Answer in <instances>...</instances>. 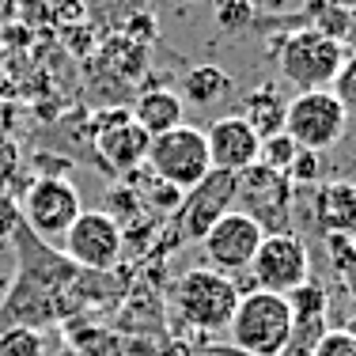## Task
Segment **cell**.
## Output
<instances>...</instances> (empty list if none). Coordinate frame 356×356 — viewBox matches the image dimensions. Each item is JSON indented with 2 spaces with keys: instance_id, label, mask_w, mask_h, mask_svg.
Here are the masks:
<instances>
[{
  "instance_id": "obj_5",
  "label": "cell",
  "mask_w": 356,
  "mask_h": 356,
  "mask_svg": "<svg viewBox=\"0 0 356 356\" xmlns=\"http://www.w3.org/2000/svg\"><path fill=\"white\" fill-rule=\"evenodd\" d=\"M292 193L296 186L284 175L254 163L235 175V213L250 216L266 235L292 227Z\"/></svg>"
},
{
  "instance_id": "obj_9",
  "label": "cell",
  "mask_w": 356,
  "mask_h": 356,
  "mask_svg": "<svg viewBox=\"0 0 356 356\" xmlns=\"http://www.w3.org/2000/svg\"><path fill=\"white\" fill-rule=\"evenodd\" d=\"M250 281L261 292H277L288 296L292 288H300L303 281H311V254L307 243L296 232H273L261 235V247L250 261Z\"/></svg>"
},
{
  "instance_id": "obj_14",
  "label": "cell",
  "mask_w": 356,
  "mask_h": 356,
  "mask_svg": "<svg viewBox=\"0 0 356 356\" xmlns=\"http://www.w3.org/2000/svg\"><path fill=\"white\" fill-rule=\"evenodd\" d=\"M311 213H315V224L326 235H353L356 232V186L353 182H322L315 190V201H311Z\"/></svg>"
},
{
  "instance_id": "obj_25",
  "label": "cell",
  "mask_w": 356,
  "mask_h": 356,
  "mask_svg": "<svg viewBox=\"0 0 356 356\" xmlns=\"http://www.w3.org/2000/svg\"><path fill=\"white\" fill-rule=\"evenodd\" d=\"M216 19L224 23L227 31L243 27V23H250V4L247 0H216Z\"/></svg>"
},
{
  "instance_id": "obj_23",
  "label": "cell",
  "mask_w": 356,
  "mask_h": 356,
  "mask_svg": "<svg viewBox=\"0 0 356 356\" xmlns=\"http://www.w3.org/2000/svg\"><path fill=\"white\" fill-rule=\"evenodd\" d=\"M318 175H322V152H307V148H300L284 178H288L292 186H311V182H318Z\"/></svg>"
},
{
  "instance_id": "obj_17",
  "label": "cell",
  "mask_w": 356,
  "mask_h": 356,
  "mask_svg": "<svg viewBox=\"0 0 356 356\" xmlns=\"http://www.w3.org/2000/svg\"><path fill=\"white\" fill-rule=\"evenodd\" d=\"M232 95V76H227L220 65H197V69H190L182 76V91H178V99L190 106H216L220 99Z\"/></svg>"
},
{
  "instance_id": "obj_27",
  "label": "cell",
  "mask_w": 356,
  "mask_h": 356,
  "mask_svg": "<svg viewBox=\"0 0 356 356\" xmlns=\"http://www.w3.org/2000/svg\"><path fill=\"white\" fill-rule=\"evenodd\" d=\"M23 224V216H19V201L15 197H8V193H0V243H12V235H15V227Z\"/></svg>"
},
{
  "instance_id": "obj_20",
  "label": "cell",
  "mask_w": 356,
  "mask_h": 356,
  "mask_svg": "<svg viewBox=\"0 0 356 356\" xmlns=\"http://www.w3.org/2000/svg\"><path fill=\"white\" fill-rule=\"evenodd\" d=\"M296 152H300V144H296L288 133H273V137H261V148H258V163L269 167V171L277 175H288V167H292Z\"/></svg>"
},
{
  "instance_id": "obj_12",
  "label": "cell",
  "mask_w": 356,
  "mask_h": 356,
  "mask_svg": "<svg viewBox=\"0 0 356 356\" xmlns=\"http://www.w3.org/2000/svg\"><path fill=\"white\" fill-rule=\"evenodd\" d=\"M261 235L266 232H261L250 216H243V213L232 209V213L220 216L216 224L205 232V239H201V250H205L209 269H216V273H224V277L247 273L254 254H258V247H261Z\"/></svg>"
},
{
  "instance_id": "obj_10",
  "label": "cell",
  "mask_w": 356,
  "mask_h": 356,
  "mask_svg": "<svg viewBox=\"0 0 356 356\" xmlns=\"http://www.w3.org/2000/svg\"><path fill=\"white\" fill-rule=\"evenodd\" d=\"M91 140H95V156L106 175L129 178L140 171L148 159V133L133 122L125 110H99L91 118Z\"/></svg>"
},
{
  "instance_id": "obj_31",
  "label": "cell",
  "mask_w": 356,
  "mask_h": 356,
  "mask_svg": "<svg viewBox=\"0 0 356 356\" xmlns=\"http://www.w3.org/2000/svg\"><path fill=\"white\" fill-rule=\"evenodd\" d=\"M349 239H353V247H356V232H353V235H349Z\"/></svg>"
},
{
  "instance_id": "obj_18",
  "label": "cell",
  "mask_w": 356,
  "mask_h": 356,
  "mask_svg": "<svg viewBox=\"0 0 356 356\" xmlns=\"http://www.w3.org/2000/svg\"><path fill=\"white\" fill-rule=\"evenodd\" d=\"M129 186H133V193L140 197V205L152 209V213H159V216H175L178 205H182V190L171 186V182H163L159 175H152L148 167L133 171L129 175Z\"/></svg>"
},
{
  "instance_id": "obj_11",
  "label": "cell",
  "mask_w": 356,
  "mask_h": 356,
  "mask_svg": "<svg viewBox=\"0 0 356 356\" xmlns=\"http://www.w3.org/2000/svg\"><path fill=\"white\" fill-rule=\"evenodd\" d=\"M235 209V175L227 171H209L197 186L182 193V205L175 213V227L182 243H201L205 232L216 224L220 216H227Z\"/></svg>"
},
{
  "instance_id": "obj_29",
  "label": "cell",
  "mask_w": 356,
  "mask_h": 356,
  "mask_svg": "<svg viewBox=\"0 0 356 356\" xmlns=\"http://www.w3.org/2000/svg\"><path fill=\"white\" fill-rule=\"evenodd\" d=\"M197 356H250V353L235 349V345H201Z\"/></svg>"
},
{
  "instance_id": "obj_1",
  "label": "cell",
  "mask_w": 356,
  "mask_h": 356,
  "mask_svg": "<svg viewBox=\"0 0 356 356\" xmlns=\"http://www.w3.org/2000/svg\"><path fill=\"white\" fill-rule=\"evenodd\" d=\"M239 296L243 292L235 284V277H224L209 266H197V269H186L171 284L167 300H171L175 318L186 330H193V334H220L232 322Z\"/></svg>"
},
{
  "instance_id": "obj_6",
  "label": "cell",
  "mask_w": 356,
  "mask_h": 356,
  "mask_svg": "<svg viewBox=\"0 0 356 356\" xmlns=\"http://www.w3.org/2000/svg\"><path fill=\"white\" fill-rule=\"evenodd\" d=\"M80 213H83L80 190L69 178H35L19 197V216L27 224V232L38 235L49 247L61 243V235L69 232Z\"/></svg>"
},
{
  "instance_id": "obj_30",
  "label": "cell",
  "mask_w": 356,
  "mask_h": 356,
  "mask_svg": "<svg viewBox=\"0 0 356 356\" xmlns=\"http://www.w3.org/2000/svg\"><path fill=\"white\" fill-rule=\"evenodd\" d=\"M337 277H341V281H345V292H349V300L356 303V258L349 261V266H345L341 269V273H337Z\"/></svg>"
},
{
  "instance_id": "obj_13",
  "label": "cell",
  "mask_w": 356,
  "mask_h": 356,
  "mask_svg": "<svg viewBox=\"0 0 356 356\" xmlns=\"http://www.w3.org/2000/svg\"><path fill=\"white\" fill-rule=\"evenodd\" d=\"M205 144H209V163H213L216 171L239 175V171H247V167L258 163L261 137L239 114H227V118H216L205 129Z\"/></svg>"
},
{
  "instance_id": "obj_28",
  "label": "cell",
  "mask_w": 356,
  "mask_h": 356,
  "mask_svg": "<svg viewBox=\"0 0 356 356\" xmlns=\"http://www.w3.org/2000/svg\"><path fill=\"white\" fill-rule=\"evenodd\" d=\"M15 167H19V148H15V140L0 137V193L15 178Z\"/></svg>"
},
{
  "instance_id": "obj_3",
  "label": "cell",
  "mask_w": 356,
  "mask_h": 356,
  "mask_svg": "<svg viewBox=\"0 0 356 356\" xmlns=\"http://www.w3.org/2000/svg\"><path fill=\"white\" fill-rule=\"evenodd\" d=\"M345 61V46L326 35H318L315 27L292 31L288 38H281L277 49V69L281 80L292 83L296 91H322L334 83L337 69Z\"/></svg>"
},
{
  "instance_id": "obj_8",
  "label": "cell",
  "mask_w": 356,
  "mask_h": 356,
  "mask_svg": "<svg viewBox=\"0 0 356 356\" xmlns=\"http://www.w3.org/2000/svg\"><path fill=\"white\" fill-rule=\"evenodd\" d=\"M61 254L76 269H91V273H110L122 266L125 254V235L118 220H110L103 209H83L72 220V227L61 235Z\"/></svg>"
},
{
  "instance_id": "obj_21",
  "label": "cell",
  "mask_w": 356,
  "mask_h": 356,
  "mask_svg": "<svg viewBox=\"0 0 356 356\" xmlns=\"http://www.w3.org/2000/svg\"><path fill=\"white\" fill-rule=\"evenodd\" d=\"M349 23H353V8H345L341 0H334V4H322L318 8V19H315V31L334 42H341L345 46V35H349Z\"/></svg>"
},
{
  "instance_id": "obj_15",
  "label": "cell",
  "mask_w": 356,
  "mask_h": 356,
  "mask_svg": "<svg viewBox=\"0 0 356 356\" xmlns=\"http://www.w3.org/2000/svg\"><path fill=\"white\" fill-rule=\"evenodd\" d=\"M182 110H186V103L178 99V91L156 88V91H144L137 99V106L129 110V118L148 133V137H159V133L182 125Z\"/></svg>"
},
{
  "instance_id": "obj_26",
  "label": "cell",
  "mask_w": 356,
  "mask_h": 356,
  "mask_svg": "<svg viewBox=\"0 0 356 356\" xmlns=\"http://www.w3.org/2000/svg\"><path fill=\"white\" fill-rule=\"evenodd\" d=\"M326 254H330V266L341 273V269L356 258V247H353L349 235H326Z\"/></svg>"
},
{
  "instance_id": "obj_24",
  "label": "cell",
  "mask_w": 356,
  "mask_h": 356,
  "mask_svg": "<svg viewBox=\"0 0 356 356\" xmlns=\"http://www.w3.org/2000/svg\"><path fill=\"white\" fill-rule=\"evenodd\" d=\"M315 356H356V337L349 330H326L315 345Z\"/></svg>"
},
{
  "instance_id": "obj_7",
  "label": "cell",
  "mask_w": 356,
  "mask_h": 356,
  "mask_svg": "<svg viewBox=\"0 0 356 356\" xmlns=\"http://www.w3.org/2000/svg\"><path fill=\"white\" fill-rule=\"evenodd\" d=\"M345 125H349V114L330 95V88L296 91V99H288L284 106V133L307 152H326L341 144Z\"/></svg>"
},
{
  "instance_id": "obj_16",
  "label": "cell",
  "mask_w": 356,
  "mask_h": 356,
  "mask_svg": "<svg viewBox=\"0 0 356 356\" xmlns=\"http://www.w3.org/2000/svg\"><path fill=\"white\" fill-rule=\"evenodd\" d=\"M284 106L288 99H281V91L273 88V83H261V88H254L247 99H243V122L250 125L258 137H273V133L284 129Z\"/></svg>"
},
{
  "instance_id": "obj_19",
  "label": "cell",
  "mask_w": 356,
  "mask_h": 356,
  "mask_svg": "<svg viewBox=\"0 0 356 356\" xmlns=\"http://www.w3.org/2000/svg\"><path fill=\"white\" fill-rule=\"evenodd\" d=\"M0 356H46V337L31 326L0 330Z\"/></svg>"
},
{
  "instance_id": "obj_22",
  "label": "cell",
  "mask_w": 356,
  "mask_h": 356,
  "mask_svg": "<svg viewBox=\"0 0 356 356\" xmlns=\"http://www.w3.org/2000/svg\"><path fill=\"white\" fill-rule=\"evenodd\" d=\"M330 95L345 106V114H356V54L345 57L341 69H337L334 83H330Z\"/></svg>"
},
{
  "instance_id": "obj_4",
  "label": "cell",
  "mask_w": 356,
  "mask_h": 356,
  "mask_svg": "<svg viewBox=\"0 0 356 356\" xmlns=\"http://www.w3.org/2000/svg\"><path fill=\"white\" fill-rule=\"evenodd\" d=\"M152 175H159L163 182L178 186V190H190L201 178L213 171L209 163V144H205V129H193V125H175V129L159 133L148 140V159H144Z\"/></svg>"
},
{
  "instance_id": "obj_2",
  "label": "cell",
  "mask_w": 356,
  "mask_h": 356,
  "mask_svg": "<svg viewBox=\"0 0 356 356\" xmlns=\"http://www.w3.org/2000/svg\"><path fill=\"white\" fill-rule=\"evenodd\" d=\"M288 334H292V307L284 296L261 292V288H250L239 296L235 315L227 322V337L235 349L250 356H281Z\"/></svg>"
}]
</instances>
